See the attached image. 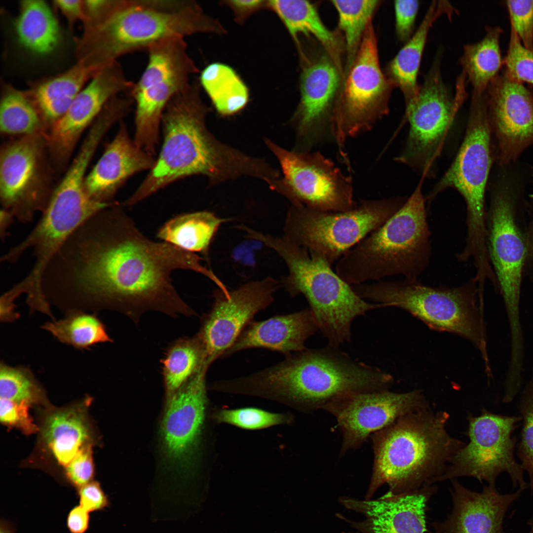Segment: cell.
<instances>
[{
  "instance_id": "cell-1",
  "label": "cell",
  "mask_w": 533,
  "mask_h": 533,
  "mask_svg": "<svg viewBox=\"0 0 533 533\" xmlns=\"http://www.w3.org/2000/svg\"><path fill=\"white\" fill-rule=\"evenodd\" d=\"M202 260L170 243L149 240L112 204L69 237L47 266L43 287L51 303L67 311L115 309L135 318L155 310L189 316L194 312L178 295L171 274L189 270L216 281Z\"/></svg>"
},
{
  "instance_id": "cell-2",
  "label": "cell",
  "mask_w": 533,
  "mask_h": 533,
  "mask_svg": "<svg viewBox=\"0 0 533 533\" xmlns=\"http://www.w3.org/2000/svg\"><path fill=\"white\" fill-rule=\"evenodd\" d=\"M208 112L198 84L176 95L162 116L163 142L153 167L123 205L133 206L179 179L195 174L221 182L242 175L265 180L270 168L218 142L205 123Z\"/></svg>"
},
{
  "instance_id": "cell-3",
  "label": "cell",
  "mask_w": 533,
  "mask_h": 533,
  "mask_svg": "<svg viewBox=\"0 0 533 533\" xmlns=\"http://www.w3.org/2000/svg\"><path fill=\"white\" fill-rule=\"evenodd\" d=\"M392 376L328 345L285 356L280 362L233 379L234 392L271 399L304 411L320 409L348 392L387 390Z\"/></svg>"
},
{
  "instance_id": "cell-4",
  "label": "cell",
  "mask_w": 533,
  "mask_h": 533,
  "mask_svg": "<svg viewBox=\"0 0 533 533\" xmlns=\"http://www.w3.org/2000/svg\"><path fill=\"white\" fill-rule=\"evenodd\" d=\"M84 25L78 58L99 70L166 38L222 30L197 2L186 0H112L104 12Z\"/></svg>"
},
{
  "instance_id": "cell-5",
  "label": "cell",
  "mask_w": 533,
  "mask_h": 533,
  "mask_svg": "<svg viewBox=\"0 0 533 533\" xmlns=\"http://www.w3.org/2000/svg\"><path fill=\"white\" fill-rule=\"evenodd\" d=\"M449 415L428 407L406 414L373 433L374 464L364 499L383 485L399 494L433 485L464 444L446 430Z\"/></svg>"
},
{
  "instance_id": "cell-6",
  "label": "cell",
  "mask_w": 533,
  "mask_h": 533,
  "mask_svg": "<svg viewBox=\"0 0 533 533\" xmlns=\"http://www.w3.org/2000/svg\"><path fill=\"white\" fill-rule=\"evenodd\" d=\"M421 178L402 207L339 260L337 274L349 285L401 275L415 280L428 266L432 247Z\"/></svg>"
},
{
  "instance_id": "cell-7",
  "label": "cell",
  "mask_w": 533,
  "mask_h": 533,
  "mask_svg": "<svg viewBox=\"0 0 533 533\" xmlns=\"http://www.w3.org/2000/svg\"><path fill=\"white\" fill-rule=\"evenodd\" d=\"M247 236L264 243L282 258L289 271L283 281L286 289L293 297L301 294L306 298L329 345L339 347L350 342L354 319L382 307L360 298L327 262L284 236L274 237L249 228Z\"/></svg>"
},
{
  "instance_id": "cell-8",
  "label": "cell",
  "mask_w": 533,
  "mask_h": 533,
  "mask_svg": "<svg viewBox=\"0 0 533 533\" xmlns=\"http://www.w3.org/2000/svg\"><path fill=\"white\" fill-rule=\"evenodd\" d=\"M361 298L382 307L394 306L410 312L430 328L464 337L480 350L486 369H490L482 309L477 304L474 277L455 287H432L418 279L379 280L352 286Z\"/></svg>"
},
{
  "instance_id": "cell-9",
  "label": "cell",
  "mask_w": 533,
  "mask_h": 533,
  "mask_svg": "<svg viewBox=\"0 0 533 533\" xmlns=\"http://www.w3.org/2000/svg\"><path fill=\"white\" fill-rule=\"evenodd\" d=\"M533 181V175L519 163L495 165L488 187L490 190L487 249L502 294L510 326L511 343L523 341L519 314L521 283L527 254L524 239L514 218L518 197Z\"/></svg>"
},
{
  "instance_id": "cell-10",
  "label": "cell",
  "mask_w": 533,
  "mask_h": 533,
  "mask_svg": "<svg viewBox=\"0 0 533 533\" xmlns=\"http://www.w3.org/2000/svg\"><path fill=\"white\" fill-rule=\"evenodd\" d=\"M495 158L485 93L472 92L464 137L454 160L427 196L429 204L448 188L456 190L466 206L465 247L486 245L485 194Z\"/></svg>"
},
{
  "instance_id": "cell-11",
  "label": "cell",
  "mask_w": 533,
  "mask_h": 533,
  "mask_svg": "<svg viewBox=\"0 0 533 533\" xmlns=\"http://www.w3.org/2000/svg\"><path fill=\"white\" fill-rule=\"evenodd\" d=\"M408 197L363 199L354 209L323 211L292 205L284 226V236L330 265L384 224L404 204Z\"/></svg>"
},
{
  "instance_id": "cell-12",
  "label": "cell",
  "mask_w": 533,
  "mask_h": 533,
  "mask_svg": "<svg viewBox=\"0 0 533 533\" xmlns=\"http://www.w3.org/2000/svg\"><path fill=\"white\" fill-rule=\"evenodd\" d=\"M441 59L439 52L416 100L405 108L404 118L409 124V130L403 150L395 158L424 179L434 175L453 121L467 97L466 78L462 72L452 95L442 78Z\"/></svg>"
},
{
  "instance_id": "cell-13",
  "label": "cell",
  "mask_w": 533,
  "mask_h": 533,
  "mask_svg": "<svg viewBox=\"0 0 533 533\" xmlns=\"http://www.w3.org/2000/svg\"><path fill=\"white\" fill-rule=\"evenodd\" d=\"M394 87L381 68L376 36L371 22L343 77L334 110V142L344 162L348 160L344 152L346 140L371 130L388 114Z\"/></svg>"
},
{
  "instance_id": "cell-14",
  "label": "cell",
  "mask_w": 533,
  "mask_h": 533,
  "mask_svg": "<svg viewBox=\"0 0 533 533\" xmlns=\"http://www.w3.org/2000/svg\"><path fill=\"white\" fill-rule=\"evenodd\" d=\"M147 51V67L128 95L136 105L134 138L141 144L152 145L159 140L160 124L167 105L190 85V77L198 69L184 38H165Z\"/></svg>"
},
{
  "instance_id": "cell-15",
  "label": "cell",
  "mask_w": 533,
  "mask_h": 533,
  "mask_svg": "<svg viewBox=\"0 0 533 533\" xmlns=\"http://www.w3.org/2000/svg\"><path fill=\"white\" fill-rule=\"evenodd\" d=\"M468 420V443L458 451L436 482L471 477L495 486L498 475L505 472L514 488L522 491L528 488L524 469L514 457L516 438L512 437L521 417L504 416L483 409L478 416L469 415Z\"/></svg>"
},
{
  "instance_id": "cell-16",
  "label": "cell",
  "mask_w": 533,
  "mask_h": 533,
  "mask_svg": "<svg viewBox=\"0 0 533 533\" xmlns=\"http://www.w3.org/2000/svg\"><path fill=\"white\" fill-rule=\"evenodd\" d=\"M266 143L284 176L278 190L292 205L333 212L347 211L357 206L351 177L320 152L289 151L268 140Z\"/></svg>"
},
{
  "instance_id": "cell-17",
  "label": "cell",
  "mask_w": 533,
  "mask_h": 533,
  "mask_svg": "<svg viewBox=\"0 0 533 533\" xmlns=\"http://www.w3.org/2000/svg\"><path fill=\"white\" fill-rule=\"evenodd\" d=\"M44 136L21 137L8 142L0 155L2 209L22 223L45 210L53 190L45 157Z\"/></svg>"
},
{
  "instance_id": "cell-18",
  "label": "cell",
  "mask_w": 533,
  "mask_h": 533,
  "mask_svg": "<svg viewBox=\"0 0 533 533\" xmlns=\"http://www.w3.org/2000/svg\"><path fill=\"white\" fill-rule=\"evenodd\" d=\"M107 206L88 198L53 193L35 228L1 256L0 261L15 263L26 251L33 249L35 263L21 282L30 293H41L46 269L60 248L81 224Z\"/></svg>"
},
{
  "instance_id": "cell-19",
  "label": "cell",
  "mask_w": 533,
  "mask_h": 533,
  "mask_svg": "<svg viewBox=\"0 0 533 533\" xmlns=\"http://www.w3.org/2000/svg\"><path fill=\"white\" fill-rule=\"evenodd\" d=\"M421 391L396 393L388 390L341 394L324 405L336 419L342 433L341 454L359 448L372 433L399 418L428 407Z\"/></svg>"
},
{
  "instance_id": "cell-20",
  "label": "cell",
  "mask_w": 533,
  "mask_h": 533,
  "mask_svg": "<svg viewBox=\"0 0 533 533\" xmlns=\"http://www.w3.org/2000/svg\"><path fill=\"white\" fill-rule=\"evenodd\" d=\"M342 77L327 53L304 64L300 101L291 119L297 135L296 151L311 152L325 143L334 142L333 117Z\"/></svg>"
},
{
  "instance_id": "cell-21",
  "label": "cell",
  "mask_w": 533,
  "mask_h": 533,
  "mask_svg": "<svg viewBox=\"0 0 533 533\" xmlns=\"http://www.w3.org/2000/svg\"><path fill=\"white\" fill-rule=\"evenodd\" d=\"M280 286L271 277L245 284L226 294L215 293L210 311L202 317L196 336L204 350L208 367L222 357L255 315L269 305Z\"/></svg>"
},
{
  "instance_id": "cell-22",
  "label": "cell",
  "mask_w": 533,
  "mask_h": 533,
  "mask_svg": "<svg viewBox=\"0 0 533 533\" xmlns=\"http://www.w3.org/2000/svg\"><path fill=\"white\" fill-rule=\"evenodd\" d=\"M495 163L518 160L533 145V94L504 71L485 92Z\"/></svg>"
},
{
  "instance_id": "cell-23",
  "label": "cell",
  "mask_w": 533,
  "mask_h": 533,
  "mask_svg": "<svg viewBox=\"0 0 533 533\" xmlns=\"http://www.w3.org/2000/svg\"><path fill=\"white\" fill-rule=\"evenodd\" d=\"M134 83L126 78L118 62L103 69L91 78L46 135V147L56 167L65 165L81 135L92 125L106 104L120 94H128Z\"/></svg>"
},
{
  "instance_id": "cell-24",
  "label": "cell",
  "mask_w": 533,
  "mask_h": 533,
  "mask_svg": "<svg viewBox=\"0 0 533 533\" xmlns=\"http://www.w3.org/2000/svg\"><path fill=\"white\" fill-rule=\"evenodd\" d=\"M437 491L436 486L427 485L399 494L387 492L376 499L343 496L340 504L362 518L336 516L358 533H426L428 504Z\"/></svg>"
},
{
  "instance_id": "cell-25",
  "label": "cell",
  "mask_w": 533,
  "mask_h": 533,
  "mask_svg": "<svg viewBox=\"0 0 533 533\" xmlns=\"http://www.w3.org/2000/svg\"><path fill=\"white\" fill-rule=\"evenodd\" d=\"M452 508L442 521H434L433 533H506L504 519L509 507L521 496L519 489L502 494L495 486L471 491L452 480Z\"/></svg>"
},
{
  "instance_id": "cell-26",
  "label": "cell",
  "mask_w": 533,
  "mask_h": 533,
  "mask_svg": "<svg viewBox=\"0 0 533 533\" xmlns=\"http://www.w3.org/2000/svg\"><path fill=\"white\" fill-rule=\"evenodd\" d=\"M203 366L178 390L168 396L162 431L167 453L175 459L189 454L202 430L207 402Z\"/></svg>"
},
{
  "instance_id": "cell-27",
  "label": "cell",
  "mask_w": 533,
  "mask_h": 533,
  "mask_svg": "<svg viewBox=\"0 0 533 533\" xmlns=\"http://www.w3.org/2000/svg\"><path fill=\"white\" fill-rule=\"evenodd\" d=\"M112 142L91 171L86 175L85 187L94 200L112 203L111 200L121 185L132 175L151 170L155 159L140 148L121 123Z\"/></svg>"
},
{
  "instance_id": "cell-28",
  "label": "cell",
  "mask_w": 533,
  "mask_h": 533,
  "mask_svg": "<svg viewBox=\"0 0 533 533\" xmlns=\"http://www.w3.org/2000/svg\"><path fill=\"white\" fill-rule=\"evenodd\" d=\"M318 330L309 308L261 321H252L221 358L254 348L267 349L287 356L306 349V341Z\"/></svg>"
},
{
  "instance_id": "cell-29",
  "label": "cell",
  "mask_w": 533,
  "mask_h": 533,
  "mask_svg": "<svg viewBox=\"0 0 533 533\" xmlns=\"http://www.w3.org/2000/svg\"><path fill=\"white\" fill-rule=\"evenodd\" d=\"M457 12L447 0H433L419 27L396 56L388 63L386 76L402 92L405 108L416 100L420 88L417 79L429 31L443 15L449 19Z\"/></svg>"
},
{
  "instance_id": "cell-30",
  "label": "cell",
  "mask_w": 533,
  "mask_h": 533,
  "mask_svg": "<svg viewBox=\"0 0 533 533\" xmlns=\"http://www.w3.org/2000/svg\"><path fill=\"white\" fill-rule=\"evenodd\" d=\"M81 60L67 71L38 84L28 95L48 128L67 111L84 84L98 72Z\"/></svg>"
},
{
  "instance_id": "cell-31",
  "label": "cell",
  "mask_w": 533,
  "mask_h": 533,
  "mask_svg": "<svg viewBox=\"0 0 533 533\" xmlns=\"http://www.w3.org/2000/svg\"><path fill=\"white\" fill-rule=\"evenodd\" d=\"M42 439L59 464L64 467L83 445L91 443V430L82 407L52 411L45 418Z\"/></svg>"
},
{
  "instance_id": "cell-32",
  "label": "cell",
  "mask_w": 533,
  "mask_h": 533,
  "mask_svg": "<svg viewBox=\"0 0 533 533\" xmlns=\"http://www.w3.org/2000/svg\"><path fill=\"white\" fill-rule=\"evenodd\" d=\"M267 8L276 14L297 42L300 34L315 38L343 73L341 42L323 24L314 4L305 0H267Z\"/></svg>"
},
{
  "instance_id": "cell-33",
  "label": "cell",
  "mask_w": 533,
  "mask_h": 533,
  "mask_svg": "<svg viewBox=\"0 0 533 533\" xmlns=\"http://www.w3.org/2000/svg\"><path fill=\"white\" fill-rule=\"evenodd\" d=\"M15 27L19 42L36 54H48L59 42L58 23L44 1H22Z\"/></svg>"
},
{
  "instance_id": "cell-34",
  "label": "cell",
  "mask_w": 533,
  "mask_h": 533,
  "mask_svg": "<svg viewBox=\"0 0 533 533\" xmlns=\"http://www.w3.org/2000/svg\"><path fill=\"white\" fill-rule=\"evenodd\" d=\"M227 220L208 211L183 214L165 223L157 236L165 242L190 252H200L207 257L215 234Z\"/></svg>"
},
{
  "instance_id": "cell-35",
  "label": "cell",
  "mask_w": 533,
  "mask_h": 533,
  "mask_svg": "<svg viewBox=\"0 0 533 533\" xmlns=\"http://www.w3.org/2000/svg\"><path fill=\"white\" fill-rule=\"evenodd\" d=\"M501 32L499 27L488 28L481 40L463 46L459 63L473 92L485 93L498 75L503 63L499 44Z\"/></svg>"
},
{
  "instance_id": "cell-36",
  "label": "cell",
  "mask_w": 533,
  "mask_h": 533,
  "mask_svg": "<svg viewBox=\"0 0 533 533\" xmlns=\"http://www.w3.org/2000/svg\"><path fill=\"white\" fill-rule=\"evenodd\" d=\"M200 83L217 112L229 115L241 110L249 99L248 89L229 66L213 63L201 72Z\"/></svg>"
},
{
  "instance_id": "cell-37",
  "label": "cell",
  "mask_w": 533,
  "mask_h": 533,
  "mask_svg": "<svg viewBox=\"0 0 533 533\" xmlns=\"http://www.w3.org/2000/svg\"><path fill=\"white\" fill-rule=\"evenodd\" d=\"M47 126L34 102L28 95L7 88L0 104V130L7 136H44Z\"/></svg>"
},
{
  "instance_id": "cell-38",
  "label": "cell",
  "mask_w": 533,
  "mask_h": 533,
  "mask_svg": "<svg viewBox=\"0 0 533 533\" xmlns=\"http://www.w3.org/2000/svg\"><path fill=\"white\" fill-rule=\"evenodd\" d=\"M204 362V348L196 335L192 338L179 339L172 343L162 360V375L167 396L178 390L202 366H206Z\"/></svg>"
},
{
  "instance_id": "cell-39",
  "label": "cell",
  "mask_w": 533,
  "mask_h": 533,
  "mask_svg": "<svg viewBox=\"0 0 533 533\" xmlns=\"http://www.w3.org/2000/svg\"><path fill=\"white\" fill-rule=\"evenodd\" d=\"M67 312L63 318L48 321L42 328L60 342L78 349L112 341L105 326L95 314L80 310Z\"/></svg>"
},
{
  "instance_id": "cell-40",
  "label": "cell",
  "mask_w": 533,
  "mask_h": 533,
  "mask_svg": "<svg viewBox=\"0 0 533 533\" xmlns=\"http://www.w3.org/2000/svg\"><path fill=\"white\" fill-rule=\"evenodd\" d=\"M381 1L377 0H332L339 17L346 50L343 77L352 65L364 34Z\"/></svg>"
},
{
  "instance_id": "cell-41",
  "label": "cell",
  "mask_w": 533,
  "mask_h": 533,
  "mask_svg": "<svg viewBox=\"0 0 533 533\" xmlns=\"http://www.w3.org/2000/svg\"><path fill=\"white\" fill-rule=\"evenodd\" d=\"M0 398L30 405L44 399L43 391L32 372L24 367H13L1 363Z\"/></svg>"
},
{
  "instance_id": "cell-42",
  "label": "cell",
  "mask_w": 533,
  "mask_h": 533,
  "mask_svg": "<svg viewBox=\"0 0 533 533\" xmlns=\"http://www.w3.org/2000/svg\"><path fill=\"white\" fill-rule=\"evenodd\" d=\"M213 418L218 423H226L250 430L287 424L292 420L288 415L272 413L254 407L221 409L214 414Z\"/></svg>"
},
{
  "instance_id": "cell-43",
  "label": "cell",
  "mask_w": 533,
  "mask_h": 533,
  "mask_svg": "<svg viewBox=\"0 0 533 533\" xmlns=\"http://www.w3.org/2000/svg\"><path fill=\"white\" fill-rule=\"evenodd\" d=\"M519 409L523 425L517 454L524 471L528 473L529 487L533 492V372L521 393Z\"/></svg>"
},
{
  "instance_id": "cell-44",
  "label": "cell",
  "mask_w": 533,
  "mask_h": 533,
  "mask_svg": "<svg viewBox=\"0 0 533 533\" xmlns=\"http://www.w3.org/2000/svg\"><path fill=\"white\" fill-rule=\"evenodd\" d=\"M503 63L505 72L511 77L523 83L533 85V51L523 44L511 28Z\"/></svg>"
},
{
  "instance_id": "cell-45",
  "label": "cell",
  "mask_w": 533,
  "mask_h": 533,
  "mask_svg": "<svg viewBox=\"0 0 533 533\" xmlns=\"http://www.w3.org/2000/svg\"><path fill=\"white\" fill-rule=\"evenodd\" d=\"M510 28L523 44L533 51V0L506 1Z\"/></svg>"
},
{
  "instance_id": "cell-46",
  "label": "cell",
  "mask_w": 533,
  "mask_h": 533,
  "mask_svg": "<svg viewBox=\"0 0 533 533\" xmlns=\"http://www.w3.org/2000/svg\"><path fill=\"white\" fill-rule=\"evenodd\" d=\"M65 472L68 482L77 490L92 481L94 471L91 443L80 448L65 466Z\"/></svg>"
},
{
  "instance_id": "cell-47",
  "label": "cell",
  "mask_w": 533,
  "mask_h": 533,
  "mask_svg": "<svg viewBox=\"0 0 533 533\" xmlns=\"http://www.w3.org/2000/svg\"><path fill=\"white\" fill-rule=\"evenodd\" d=\"M31 405L26 402L17 403L0 398V419L3 424L20 429L31 434L38 430L29 414Z\"/></svg>"
},
{
  "instance_id": "cell-48",
  "label": "cell",
  "mask_w": 533,
  "mask_h": 533,
  "mask_svg": "<svg viewBox=\"0 0 533 533\" xmlns=\"http://www.w3.org/2000/svg\"><path fill=\"white\" fill-rule=\"evenodd\" d=\"M419 5V1L416 0L394 1L395 32L401 42L405 43L414 34Z\"/></svg>"
},
{
  "instance_id": "cell-49",
  "label": "cell",
  "mask_w": 533,
  "mask_h": 533,
  "mask_svg": "<svg viewBox=\"0 0 533 533\" xmlns=\"http://www.w3.org/2000/svg\"><path fill=\"white\" fill-rule=\"evenodd\" d=\"M79 505L89 512L103 510L110 504L99 483L91 481L77 490Z\"/></svg>"
},
{
  "instance_id": "cell-50",
  "label": "cell",
  "mask_w": 533,
  "mask_h": 533,
  "mask_svg": "<svg viewBox=\"0 0 533 533\" xmlns=\"http://www.w3.org/2000/svg\"><path fill=\"white\" fill-rule=\"evenodd\" d=\"M234 15L238 23H243L254 12L264 7H267V0H235L225 1Z\"/></svg>"
},
{
  "instance_id": "cell-51",
  "label": "cell",
  "mask_w": 533,
  "mask_h": 533,
  "mask_svg": "<svg viewBox=\"0 0 533 533\" xmlns=\"http://www.w3.org/2000/svg\"><path fill=\"white\" fill-rule=\"evenodd\" d=\"M89 512L80 505L73 507L67 515V527L71 533H85L90 522Z\"/></svg>"
},
{
  "instance_id": "cell-52",
  "label": "cell",
  "mask_w": 533,
  "mask_h": 533,
  "mask_svg": "<svg viewBox=\"0 0 533 533\" xmlns=\"http://www.w3.org/2000/svg\"><path fill=\"white\" fill-rule=\"evenodd\" d=\"M54 3L69 23L72 24L79 20L83 21V0H55Z\"/></svg>"
},
{
  "instance_id": "cell-53",
  "label": "cell",
  "mask_w": 533,
  "mask_h": 533,
  "mask_svg": "<svg viewBox=\"0 0 533 533\" xmlns=\"http://www.w3.org/2000/svg\"><path fill=\"white\" fill-rule=\"evenodd\" d=\"M13 216L8 211L1 209L0 213V238L4 240L7 234V230L10 226L13 219Z\"/></svg>"
},
{
  "instance_id": "cell-54",
  "label": "cell",
  "mask_w": 533,
  "mask_h": 533,
  "mask_svg": "<svg viewBox=\"0 0 533 533\" xmlns=\"http://www.w3.org/2000/svg\"><path fill=\"white\" fill-rule=\"evenodd\" d=\"M0 533H15L14 526L5 519H1L0 524Z\"/></svg>"
},
{
  "instance_id": "cell-55",
  "label": "cell",
  "mask_w": 533,
  "mask_h": 533,
  "mask_svg": "<svg viewBox=\"0 0 533 533\" xmlns=\"http://www.w3.org/2000/svg\"><path fill=\"white\" fill-rule=\"evenodd\" d=\"M530 244L533 251V225L530 237Z\"/></svg>"
},
{
  "instance_id": "cell-56",
  "label": "cell",
  "mask_w": 533,
  "mask_h": 533,
  "mask_svg": "<svg viewBox=\"0 0 533 533\" xmlns=\"http://www.w3.org/2000/svg\"><path fill=\"white\" fill-rule=\"evenodd\" d=\"M530 530L527 533H533V525L530 526Z\"/></svg>"
},
{
  "instance_id": "cell-57",
  "label": "cell",
  "mask_w": 533,
  "mask_h": 533,
  "mask_svg": "<svg viewBox=\"0 0 533 533\" xmlns=\"http://www.w3.org/2000/svg\"><path fill=\"white\" fill-rule=\"evenodd\" d=\"M342 533H358L356 532V531H354V532H342Z\"/></svg>"
}]
</instances>
